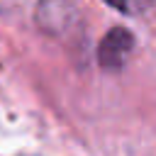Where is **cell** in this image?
<instances>
[{
  "label": "cell",
  "mask_w": 156,
  "mask_h": 156,
  "mask_svg": "<svg viewBox=\"0 0 156 156\" xmlns=\"http://www.w3.org/2000/svg\"><path fill=\"white\" fill-rule=\"evenodd\" d=\"M132 46H134V37L124 27H115L100 41L98 58H100V63L105 68H119L127 61V56L132 54Z\"/></svg>",
  "instance_id": "cell-1"
},
{
  "label": "cell",
  "mask_w": 156,
  "mask_h": 156,
  "mask_svg": "<svg viewBox=\"0 0 156 156\" xmlns=\"http://www.w3.org/2000/svg\"><path fill=\"white\" fill-rule=\"evenodd\" d=\"M105 2L124 15H141L154 5V0H105Z\"/></svg>",
  "instance_id": "cell-2"
}]
</instances>
